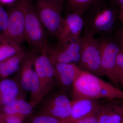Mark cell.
<instances>
[{"label":"cell","mask_w":123,"mask_h":123,"mask_svg":"<svg viewBox=\"0 0 123 123\" xmlns=\"http://www.w3.org/2000/svg\"><path fill=\"white\" fill-rule=\"evenodd\" d=\"M97 113L98 123H121L123 120V99H99Z\"/></svg>","instance_id":"4fadbf2b"},{"label":"cell","mask_w":123,"mask_h":123,"mask_svg":"<svg viewBox=\"0 0 123 123\" xmlns=\"http://www.w3.org/2000/svg\"><path fill=\"white\" fill-rule=\"evenodd\" d=\"M37 54L35 58L34 66L38 78L43 98L53 90L56 82L54 65L46 55L44 47Z\"/></svg>","instance_id":"9c48e42d"},{"label":"cell","mask_w":123,"mask_h":123,"mask_svg":"<svg viewBox=\"0 0 123 123\" xmlns=\"http://www.w3.org/2000/svg\"><path fill=\"white\" fill-rule=\"evenodd\" d=\"M81 57L78 65L82 70L98 76H103L98 39L90 33H84L80 39Z\"/></svg>","instance_id":"3957f363"},{"label":"cell","mask_w":123,"mask_h":123,"mask_svg":"<svg viewBox=\"0 0 123 123\" xmlns=\"http://www.w3.org/2000/svg\"><path fill=\"white\" fill-rule=\"evenodd\" d=\"M121 85H122L123 86V81L122 82L121 84Z\"/></svg>","instance_id":"d6a6232c"},{"label":"cell","mask_w":123,"mask_h":123,"mask_svg":"<svg viewBox=\"0 0 123 123\" xmlns=\"http://www.w3.org/2000/svg\"><path fill=\"white\" fill-rule=\"evenodd\" d=\"M34 108L30 102H27L23 98H20L1 107L0 115L15 116L24 119L31 115Z\"/></svg>","instance_id":"e0dca14e"},{"label":"cell","mask_w":123,"mask_h":123,"mask_svg":"<svg viewBox=\"0 0 123 123\" xmlns=\"http://www.w3.org/2000/svg\"><path fill=\"white\" fill-rule=\"evenodd\" d=\"M33 0H17L8 11V22L7 29L2 34L20 44L25 40L24 36L25 19L27 10Z\"/></svg>","instance_id":"52a82bcc"},{"label":"cell","mask_w":123,"mask_h":123,"mask_svg":"<svg viewBox=\"0 0 123 123\" xmlns=\"http://www.w3.org/2000/svg\"><path fill=\"white\" fill-rule=\"evenodd\" d=\"M22 91L16 81L7 78L0 80V107L16 99H24Z\"/></svg>","instance_id":"2e32d148"},{"label":"cell","mask_w":123,"mask_h":123,"mask_svg":"<svg viewBox=\"0 0 123 123\" xmlns=\"http://www.w3.org/2000/svg\"><path fill=\"white\" fill-rule=\"evenodd\" d=\"M68 123H98L97 114L84 117Z\"/></svg>","instance_id":"d4e9b609"},{"label":"cell","mask_w":123,"mask_h":123,"mask_svg":"<svg viewBox=\"0 0 123 123\" xmlns=\"http://www.w3.org/2000/svg\"><path fill=\"white\" fill-rule=\"evenodd\" d=\"M54 65L56 82L62 90L72 88L82 69L77 64L73 63H58Z\"/></svg>","instance_id":"5bb4252c"},{"label":"cell","mask_w":123,"mask_h":123,"mask_svg":"<svg viewBox=\"0 0 123 123\" xmlns=\"http://www.w3.org/2000/svg\"><path fill=\"white\" fill-rule=\"evenodd\" d=\"M23 50L20 44L5 38L0 43V62L13 56Z\"/></svg>","instance_id":"d6986e66"},{"label":"cell","mask_w":123,"mask_h":123,"mask_svg":"<svg viewBox=\"0 0 123 123\" xmlns=\"http://www.w3.org/2000/svg\"><path fill=\"white\" fill-rule=\"evenodd\" d=\"M0 120L6 123H23L24 119L15 116H5L0 115Z\"/></svg>","instance_id":"cb8c5ba5"},{"label":"cell","mask_w":123,"mask_h":123,"mask_svg":"<svg viewBox=\"0 0 123 123\" xmlns=\"http://www.w3.org/2000/svg\"><path fill=\"white\" fill-rule=\"evenodd\" d=\"M17 0H0V4L5 5L11 6L13 5Z\"/></svg>","instance_id":"83f0119b"},{"label":"cell","mask_w":123,"mask_h":123,"mask_svg":"<svg viewBox=\"0 0 123 123\" xmlns=\"http://www.w3.org/2000/svg\"><path fill=\"white\" fill-rule=\"evenodd\" d=\"M0 123H6L4 121H3V120H0Z\"/></svg>","instance_id":"1f68e13d"},{"label":"cell","mask_w":123,"mask_h":123,"mask_svg":"<svg viewBox=\"0 0 123 123\" xmlns=\"http://www.w3.org/2000/svg\"><path fill=\"white\" fill-rule=\"evenodd\" d=\"M83 17L70 12L63 18L56 38L57 46L79 40L84 29Z\"/></svg>","instance_id":"30bf717a"},{"label":"cell","mask_w":123,"mask_h":123,"mask_svg":"<svg viewBox=\"0 0 123 123\" xmlns=\"http://www.w3.org/2000/svg\"><path fill=\"white\" fill-rule=\"evenodd\" d=\"M118 9L101 0L88 9L82 16L84 22L82 33L94 36L108 35L114 29Z\"/></svg>","instance_id":"7a4b0ae2"},{"label":"cell","mask_w":123,"mask_h":123,"mask_svg":"<svg viewBox=\"0 0 123 123\" xmlns=\"http://www.w3.org/2000/svg\"><path fill=\"white\" fill-rule=\"evenodd\" d=\"M115 86L121 85L123 80V51L121 49L117 56L114 71Z\"/></svg>","instance_id":"44dd1931"},{"label":"cell","mask_w":123,"mask_h":123,"mask_svg":"<svg viewBox=\"0 0 123 123\" xmlns=\"http://www.w3.org/2000/svg\"><path fill=\"white\" fill-rule=\"evenodd\" d=\"M37 106L38 113L54 117L66 123L72 112L71 101L62 90L57 93L51 91L43 97Z\"/></svg>","instance_id":"5b68a950"},{"label":"cell","mask_w":123,"mask_h":123,"mask_svg":"<svg viewBox=\"0 0 123 123\" xmlns=\"http://www.w3.org/2000/svg\"><path fill=\"white\" fill-rule=\"evenodd\" d=\"M121 123H123V121H122V122H121Z\"/></svg>","instance_id":"836d02e7"},{"label":"cell","mask_w":123,"mask_h":123,"mask_svg":"<svg viewBox=\"0 0 123 123\" xmlns=\"http://www.w3.org/2000/svg\"><path fill=\"white\" fill-rule=\"evenodd\" d=\"M55 0L57 1H60V2H61L64 3V1H65V0Z\"/></svg>","instance_id":"4dcf8cb0"},{"label":"cell","mask_w":123,"mask_h":123,"mask_svg":"<svg viewBox=\"0 0 123 123\" xmlns=\"http://www.w3.org/2000/svg\"><path fill=\"white\" fill-rule=\"evenodd\" d=\"M45 30L33 2L26 14L24 36L25 40L39 53L48 43Z\"/></svg>","instance_id":"ba28073f"},{"label":"cell","mask_w":123,"mask_h":123,"mask_svg":"<svg viewBox=\"0 0 123 123\" xmlns=\"http://www.w3.org/2000/svg\"><path fill=\"white\" fill-rule=\"evenodd\" d=\"M44 49L46 55L53 65L58 63L78 64L80 59L81 47L80 40L55 47L47 43L44 46Z\"/></svg>","instance_id":"8fae6325"},{"label":"cell","mask_w":123,"mask_h":123,"mask_svg":"<svg viewBox=\"0 0 123 123\" xmlns=\"http://www.w3.org/2000/svg\"><path fill=\"white\" fill-rule=\"evenodd\" d=\"M101 0H65L67 8L70 12L83 16L92 6Z\"/></svg>","instance_id":"ffe728a7"},{"label":"cell","mask_w":123,"mask_h":123,"mask_svg":"<svg viewBox=\"0 0 123 123\" xmlns=\"http://www.w3.org/2000/svg\"><path fill=\"white\" fill-rule=\"evenodd\" d=\"M27 53L23 50L13 56L0 62V80L7 78L18 72Z\"/></svg>","instance_id":"ac0fdd59"},{"label":"cell","mask_w":123,"mask_h":123,"mask_svg":"<svg viewBox=\"0 0 123 123\" xmlns=\"http://www.w3.org/2000/svg\"><path fill=\"white\" fill-rule=\"evenodd\" d=\"M110 5L118 9L123 6V0H110Z\"/></svg>","instance_id":"4316f807"},{"label":"cell","mask_w":123,"mask_h":123,"mask_svg":"<svg viewBox=\"0 0 123 123\" xmlns=\"http://www.w3.org/2000/svg\"><path fill=\"white\" fill-rule=\"evenodd\" d=\"M5 38L4 37V36L2 35V34H0V43L2 42L3 40Z\"/></svg>","instance_id":"f546056e"},{"label":"cell","mask_w":123,"mask_h":123,"mask_svg":"<svg viewBox=\"0 0 123 123\" xmlns=\"http://www.w3.org/2000/svg\"><path fill=\"white\" fill-rule=\"evenodd\" d=\"M98 38L101 53V65L103 76H106L114 83V71L117 56L121 49L118 43L108 37Z\"/></svg>","instance_id":"7c38bea8"},{"label":"cell","mask_w":123,"mask_h":123,"mask_svg":"<svg viewBox=\"0 0 123 123\" xmlns=\"http://www.w3.org/2000/svg\"><path fill=\"white\" fill-rule=\"evenodd\" d=\"M35 50L27 53L20 70L18 71V83L24 91L29 92L30 95V103L33 106L37 105L42 99L39 81L34 67L36 56L38 53Z\"/></svg>","instance_id":"277c9868"},{"label":"cell","mask_w":123,"mask_h":123,"mask_svg":"<svg viewBox=\"0 0 123 123\" xmlns=\"http://www.w3.org/2000/svg\"><path fill=\"white\" fill-rule=\"evenodd\" d=\"M117 18L123 23V6L120 7L118 8Z\"/></svg>","instance_id":"f1b7e54d"},{"label":"cell","mask_w":123,"mask_h":123,"mask_svg":"<svg viewBox=\"0 0 123 123\" xmlns=\"http://www.w3.org/2000/svg\"><path fill=\"white\" fill-rule=\"evenodd\" d=\"M9 15L8 11H6L0 4V32L3 34L7 29Z\"/></svg>","instance_id":"603a6c76"},{"label":"cell","mask_w":123,"mask_h":123,"mask_svg":"<svg viewBox=\"0 0 123 123\" xmlns=\"http://www.w3.org/2000/svg\"><path fill=\"white\" fill-rule=\"evenodd\" d=\"M35 5L45 30L51 36L56 37L63 20V3L55 0H35Z\"/></svg>","instance_id":"8992f818"},{"label":"cell","mask_w":123,"mask_h":123,"mask_svg":"<svg viewBox=\"0 0 123 123\" xmlns=\"http://www.w3.org/2000/svg\"><path fill=\"white\" fill-rule=\"evenodd\" d=\"M116 37L121 50L123 51V28L116 31Z\"/></svg>","instance_id":"484cf974"},{"label":"cell","mask_w":123,"mask_h":123,"mask_svg":"<svg viewBox=\"0 0 123 123\" xmlns=\"http://www.w3.org/2000/svg\"><path fill=\"white\" fill-rule=\"evenodd\" d=\"M72 112L68 123L86 117L97 114L99 107V100L79 98L71 101Z\"/></svg>","instance_id":"9a60e30c"},{"label":"cell","mask_w":123,"mask_h":123,"mask_svg":"<svg viewBox=\"0 0 123 123\" xmlns=\"http://www.w3.org/2000/svg\"><path fill=\"white\" fill-rule=\"evenodd\" d=\"M28 123H63L57 119L46 115L38 113L31 117Z\"/></svg>","instance_id":"7402d4cb"},{"label":"cell","mask_w":123,"mask_h":123,"mask_svg":"<svg viewBox=\"0 0 123 123\" xmlns=\"http://www.w3.org/2000/svg\"><path fill=\"white\" fill-rule=\"evenodd\" d=\"M72 89L73 99H123V91L82 69Z\"/></svg>","instance_id":"6da1fadb"}]
</instances>
